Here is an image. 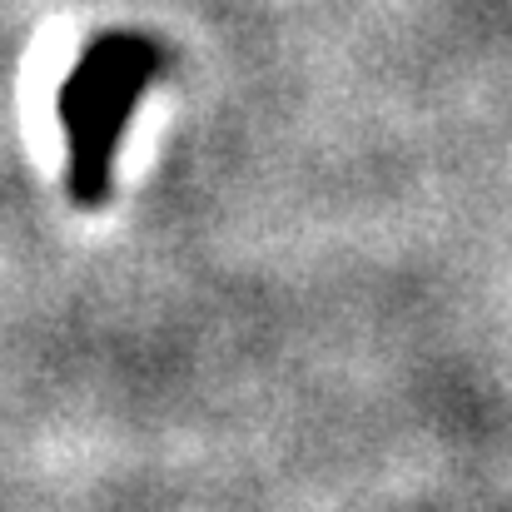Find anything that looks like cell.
Listing matches in <instances>:
<instances>
[{
	"mask_svg": "<svg viewBox=\"0 0 512 512\" xmlns=\"http://www.w3.org/2000/svg\"><path fill=\"white\" fill-rule=\"evenodd\" d=\"M170 50L145 30L95 35L55 90V115L65 135V194L75 209H105L115 194L120 140L140 100L165 80Z\"/></svg>",
	"mask_w": 512,
	"mask_h": 512,
	"instance_id": "1",
	"label": "cell"
}]
</instances>
